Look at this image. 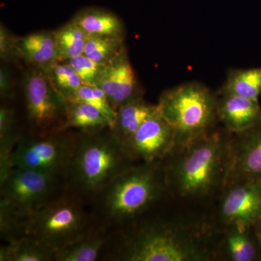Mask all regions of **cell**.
I'll return each mask as SVG.
<instances>
[{
    "mask_svg": "<svg viewBox=\"0 0 261 261\" xmlns=\"http://www.w3.org/2000/svg\"><path fill=\"white\" fill-rule=\"evenodd\" d=\"M168 197L163 161L137 163L91 202L96 224L121 232Z\"/></svg>",
    "mask_w": 261,
    "mask_h": 261,
    "instance_id": "3957f363",
    "label": "cell"
},
{
    "mask_svg": "<svg viewBox=\"0 0 261 261\" xmlns=\"http://www.w3.org/2000/svg\"><path fill=\"white\" fill-rule=\"evenodd\" d=\"M157 110V104L147 102L143 97L135 98L116 110L111 132L125 147L141 125Z\"/></svg>",
    "mask_w": 261,
    "mask_h": 261,
    "instance_id": "ac0fdd59",
    "label": "cell"
},
{
    "mask_svg": "<svg viewBox=\"0 0 261 261\" xmlns=\"http://www.w3.org/2000/svg\"><path fill=\"white\" fill-rule=\"evenodd\" d=\"M15 81L9 68L2 65L0 68V96L3 100H10L15 96Z\"/></svg>",
    "mask_w": 261,
    "mask_h": 261,
    "instance_id": "f546056e",
    "label": "cell"
},
{
    "mask_svg": "<svg viewBox=\"0 0 261 261\" xmlns=\"http://www.w3.org/2000/svg\"><path fill=\"white\" fill-rule=\"evenodd\" d=\"M56 252L25 235L0 247V261H55Z\"/></svg>",
    "mask_w": 261,
    "mask_h": 261,
    "instance_id": "44dd1931",
    "label": "cell"
},
{
    "mask_svg": "<svg viewBox=\"0 0 261 261\" xmlns=\"http://www.w3.org/2000/svg\"><path fill=\"white\" fill-rule=\"evenodd\" d=\"M157 106L174 130L176 146L203 137L220 126L217 92L200 82H187L166 89Z\"/></svg>",
    "mask_w": 261,
    "mask_h": 261,
    "instance_id": "5b68a950",
    "label": "cell"
},
{
    "mask_svg": "<svg viewBox=\"0 0 261 261\" xmlns=\"http://www.w3.org/2000/svg\"><path fill=\"white\" fill-rule=\"evenodd\" d=\"M66 191L63 176L13 166L0 181V210L23 227L29 216Z\"/></svg>",
    "mask_w": 261,
    "mask_h": 261,
    "instance_id": "52a82bcc",
    "label": "cell"
},
{
    "mask_svg": "<svg viewBox=\"0 0 261 261\" xmlns=\"http://www.w3.org/2000/svg\"><path fill=\"white\" fill-rule=\"evenodd\" d=\"M88 36L125 39V27L121 19L103 8H84L73 18Z\"/></svg>",
    "mask_w": 261,
    "mask_h": 261,
    "instance_id": "d6986e66",
    "label": "cell"
},
{
    "mask_svg": "<svg viewBox=\"0 0 261 261\" xmlns=\"http://www.w3.org/2000/svg\"><path fill=\"white\" fill-rule=\"evenodd\" d=\"M212 211L168 197L114 233L107 260L215 261L217 231Z\"/></svg>",
    "mask_w": 261,
    "mask_h": 261,
    "instance_id": "6da1fadb",
    "label": "cell"
},
{
    "mask_svg": "<svg viewBox=\"0 0 261 261\" xmlns=\"http://www.w3.org/2000/svg\"><path fill=\"white\" fill-rule=\"evenodd\" d=\"M27 133L44 135L63 130L66 118V99L55 87L47 71L31 66L22 81Z\"/></svg>",
    "mask_w": 261,
    "mask_h": 261,
    "instance_id": "9c48e42d",
    "label": "cell"
},
{
    "mask_svg": "<svg viewBox=\"0 0 261 261\" xmlns=\"http://www.w3.org/2000/svg\"><path fill=\"white\" fill-rule=\"evenodd\" d=\"M261 260L254 226L233 224L217 231L215 261Z\"/></svg>",
    "mask_w": 261,
    "mask_h": 261,
    "instance_id": "5bb4252c",
    "label": "cell"
},
{
    "mask_svg": "<svg viewBox=\"0 0 261 261\" xmlns=\"http://www.w3.org/2000/svg\"><path fill=\"white\" fill-rule=\"evenodd\" d=\"M17 45L22 61L48 71L58 61L54 31H40L18 37Z\"/></svg>",
    "mask_w": 261,
    "mask_h": 261,
    "instance_id": "e0dca14e",
    "label": "cell"
},
{
    "mask_svg": "<svg viewBox=\"0 0 261 261\" xmlns=\"http://www.w3.org/2000/svg\"><path fill=\"white\" fill-rule=\"evenodd\" d=\"M249 181H261V123L231 137L226 185Z\"/></svg>",
    "mask_w": 261,
    "mask_h": 261,
    "instance_id": "4fadbf2b",
    "label": "cell"
},
{
    "mask_svg": "<svg viewBox=\"0 0 261 261\" xmlns=\"http://www.w3.org/2000/svg\"><path fill=\"white\" fill-rule=\"evenodd\" d=\"M76 140L77 132L74 130H58L44 135L24 132L12 153V167L64 176Z\"/></svg>",
    "mask_w": 261,
    "mask_h": 261,
    "instance_id": "ba28073f",
    "label": "cell"
},
{
    "mask_svg": "<svg viewBox=\"0 0 261 261\" xmlns=\"http://www.w3.org/2000/svg\"><path fill=\"white\" fill-rule=\"evenodd\" d=\"M114 233L96 224L88 233L56 252L55 261L106 260Z\"/></svg>",
    "mask_w": 261,
    "mask_h": 261,
    "instance_id": "2e32d148",
    "label": "cell"
},
{
    "mask_svg": "<svg viewBox=\"0 0 261 261\" xmlns=\"http://www.w3.org/2000/svg\"><path fill=\"white\" fill-rule=\"evenodd\" d=\"M216 113L220 126L232 135L243 133L261 123L258 100L240 96L217 93Z\"/></svg>",
    "mask_w": 261,
    "mask_h": 261,
    "instance_id": "9a60e30c",
    "label": "cell"
},
{
    "mask_svg": "<svg viewBox=\"0 0 261 261\" xmlns=\"http://www.w3.org/2000/svg\"><path fill=\"white\" fill-rule=\"evenodd\" d=\"M217 93L258 100L261 95V67L247 69L231 68Z\"/></svg>",
    "mask_w": 261,
    "mask_h": 261,
    "instance_id": "603a6c76",
    "label": "cell"
},
{
    "mask_svg": "<svg viewBox=\"0 0 261 261\" xmlns=\"http://www.w3.org/2000/svg\"><path fill=\"white\" fill-rule=\"evenodd\" d=\"M212 214L216 231L233 224L253 226L261 218V181L226 185Z\"/></svg>",
    "mask_w": 261,
    "mask_h": 261,
    "instance_id": "30bf717a",
    "label": "cell"
},
{
    "mask_svg": "<svg viewBox=\"0 0 261 261\" xmlns=\"http://www.w3.org/2000/svg\"><path fill=\"white\" fill-rule=\"evenodd\" d=\"M176 146L172 126L157 111L135 132L125 149L137 163L163 161Z\"/></svg>",
    "mask_w": 261,
    "mask_h": 261,
    "instance_id": "8fae6325",
    "label": "cell"
},
{
    "mask_svg": "<svg viewBox=\"0 0 261 261\" xmlns=\"http://www.w3.org/2000/svg\"><path fill=\"white\" fill-rule=\"evenodd\" d=\"M58 62H65L84 54L88 35L72 19L54 31Z\"/></svg>",
    "mask_w": 261,
    "mask_h": 261,
    "instance_id": "cb8c5ba5",
    "label": "cell"
},
{
    "mask_svg": "<svg viewBox=\"0 0 261 261\" xmlns=\"http://www.w3.org/2000/svg\"><path fill=\"white\" fill-rule=\"evenodd\" d=\"M124 39L88 36L84 54L99 64H108L126 49Z\"/></svg>",
    "mask_w": 261,
    "mask_h": 261,
    "instance_id": "d4e9b609",
    "label": "cell"
},
{
    "mask_svg": "<svg viewBox=\"0 0 261 261\" xmlns=\"http://www.w3.org/2000/svg\"><path fill=\"white\" fill-rule=\"evenodd\" d=\"M136 164L111 128L77 132L74 152L64 173L67 191L91 203L98 192Z\"/></svg>",
    "mask_w": 261,
    "mask_h": 261,
    "instance_id": "277c9868",
    "label": "cell"
},
{
    "mask_svg": "<svg viewBox=\"0 0 261 261\" xmlns=\"http://www.w3.org/2000/svg\"><path fill=\"white\" fill-rule=\"evenodd\" d=\"M254 230H255V235L257 240V243L259 244L261 250V218L254 225Z\"/></svg>",
    "mask_w": 261,
    "mask_h": 261,
    "instance_id": "4dcf8cb0",
    "label": "cell"
},
{
    "mask_svg": "<svg viewBox=\"0 0 261 261\" xmlns=\"http://www.w3.org/2000/svg\"><path fill=\"white\" fill-rule=\"evenodd\" d=\"M231 137L219 126L175 146L163 161L168 197L191 207L213 209L227 181Z\"/></svg>",
    "mask_w": 261,
    "mask_h": 261,
    "instance_id": "7a4b0ae2",
    "label": "cell"
},
{
    "mask_svg": "<svg viewBox=\"0 0 261 261\" xmlns=\"http://www.w3.org/2000/svg\"><path fill=\"white\" fill-rule=\"evenodd\" d=\"M65 62L68 63L76 72L82 84L87 85H97V81L105 65L92 61L84 54Z\"/></svg>",
    "mask_w": 261,
    "mask_h": 261,
    "instance_id": "83f0119b",
    "label": "cell"
},
{
    "mask_svg": "<svg viewBox=\"0 0 261 261\" xmlns=\"http://www.w3.org/2000/svg\"><path fill=\"white\" fill-rule=\"evenodd\" d=\"M24 132L19 130L15 108L8 104L0 107V180L12 168L11 155Z\"/></svg>",
    "mask_w": 261,
    "mask_h": 261,
    "instance_id": "7402d4cb",
    "label": "cell"
},
{
    "mask_svg": "<svg viewBox=\"0 0 261 261\" xmlns=\"http://www.w3.org/2000/svg\"><path fill=\"white\" fill-rule=\"evenodd\" d=\"M67 100L87 103L97 108L109 120L112 127L116 111L111 106L106 94L97 86L82 84L76 92Z\"/></svg>",
    "mask_w": 261,
    "mask_h": 261,
    "instance_id": "4316f807",
    "label": "cell"
},
{
    "mask_svg": "<svg viewBox=\"0 0 261 261\" xmlns=\"http://www.w3.org/2000/svg\"><path fill=\"white\" fill-rule=\"evenodd\" d=\"M111 128V122L97 108L87 103L66 100V118L63 130L95 133Z\"/></svg>",
    "mask_w": 261,
    "mask_h": 261,
    "instance_id": "ffe728a7",
    "label": "cell"
},
{
    "mask_svg": "<svg viewBox=\"0 0 261 261\" xmlns=\"http://www.w3.org/2000/svg\"><path fill=\"white\" fill-rule=\"evenodd\" d=\"M47 72L53 85L66 100L83 84L76 72L65 62H56Z\"/></svg>",
    "mask_w": 261,
    "mask_h": 261,
    "instance_id": "484cf974",
    "label": "cell"
},
{
    "mask_svg": "<svg viewBox=\"0 0 261 261\" xmlns=\"http://www.w3.org/2000/svg\"><path fill=\"white\" fill-rule=\"evenodd\" d=\"M95 225L90 203L66 191L29 216L23 231L57 252L83 238Z\"/></svg>",
    "mask_w": 261,
    "mask_h": 261,
    "instance_id": "8992f818",
    "label": "cell"
},
{
    "mask_svg": "<svg viewBox=\"0 0 261 261\" xmlns=\"http://www.w3.org/2000/svg\"><path fill=\"white\" fill-rule=\"evenodd\" d=\"M96 86L105 92L116 111L122 105L143 97L126 48L103 66Z\"/></svg>",
    "mask_w": 261,
    "mask_h": 261,
    "instance_id": "7c38bea8",
    "label": "cell"
},
{
    "mask_svg": "<svg viewBox=\"0 0 261 261\" xmlns=\"http://www.w3.org/2000/svg\"><path fill=\"white\" fill-rule=\"evenodd\" d=\"M18 37H15L6 28L4 24L0 25V59L4 63H16L22 61L17 45Z\"/></svg>",
    "mask_w": 261,
    "mask_h": 261,
    "instance_id": "f1b7e54d",
    "label": "cell"
}]
</instances>
